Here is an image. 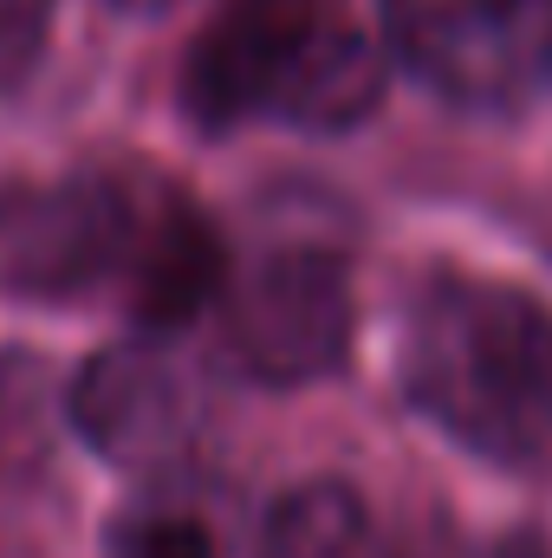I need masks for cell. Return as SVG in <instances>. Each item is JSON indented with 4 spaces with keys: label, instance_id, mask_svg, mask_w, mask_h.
Instances as JSON below:
<instances>
[{
    "label": "cell",
    "instance_id": "6da1fadb",
    "mask_svg": "<svg viewBox=\"0 0 552 558\" xmlns=\"http://www.w3.org/2000/svg\"><path fill=\"white\" fill-rule=\"evenodd\" d=\"M404 390L448 441H461L481 461H547L552 305L501 279H429L404 325Z\"/></svg>",
    "mask_w": 552,
    "mask_h": 558
},
{
    "label": "cell",
    "instance_id": "9c48e42d",
    "mask_svg": "<svg viewBox=\"0 0 552 558\" xmlns=\"http://www.w3.org/2000/svg\"><path fill=\"white\" fill-rule=\"evenodd\" d=\"M111 558H215V539L189 513H137V520H118Z\"/></svg>",
    "mask_w": 552,
    "mask_h": 558
},
{
    "label": "cell",
    "instance_id": "8fae6325",
    "mask_svg": "<svg viewBox=\"0 0 552 558\" xmlns=\"http://www.w3.org/2000/svg\"><path fill=\"white\" fill-rule=\"evenodd\" d=\"M118 13H163V7H176V0H111Z\"/></svg>",
    "mask_w": 552,
    "mask_h": 558
},
{
    "label": "cell",
    "instance_id": "5b68a950",
    "mask_svg": "<svg viewBox=\"0 0 552 558\" xmlns=\"http://www.w3.org/2000/svg\"><path fill=\"white\" fill-rule=\"evenodd\" d=\"M391 52L461 111H514L552 72V0H377Z\"/></svg>",
    "mask_w": 552,
    "mask_h": 558
},
{
    "label": "cell",
    "instance_id": "52a82bcc",
    "mask_svg": "<svg viewBox=\"0 0 552 558\" xmlns=\"http://www.w3.org/2000/svg\"><path fill=\"white\" fill-rule=\"evenodd\" d=\"M261 558H547L540 533H391L358 487L305 481L267 513Z\"/></svg>",
    "mask_w": 552,
    "mask_h": 558
},
{
    "label": "cell",
    "instance_id": "7a4b0ae2",
    "mask_svg": "<svg viewBox=\"0 0 552 558\" xmlns=\"http://www.w3.org/2000/svg\"><path fill=\"white\" fill-rule=\"evenodd\" d=\"M384 98V52L338 0H221L182 59V118L351 131Z\"/></svg>",
    "mask_w": 552,
    "mask_h": 558
},
{
    "label": "cell",
    "instance_id": "8992f818",
    "mask_svg": "<svg viewBox=\"0 0 552 558\" xmlns=\"http://www.w3.org/2000/svg\"><path fill=\"white\" fill-rule=\"evenodd\" d=\"M65 416L111 468H163L195 435V384L156 331L105 344L65 390Z\"/></svg>",
    "mask_w": 552,
    "mask_h": 558
},
{
    "label": "cell",
    "instance_id": "277c9868",
    "mask_svg": "<svg viewBox=\"0 0 552 558\" xmlns=\"http://www.w3.org/2000/svg\"><path fill=\"white\" fill-rule=\"evenodd\" d=\"M221 338L228 357L254 384H312L332 377L351 351V274L345 254L325 241H267L248 254L221 292Z\"/></svg>",
    "mask_w": 552,
    "mask_h": 558
},
{
    "label": "cell",
    "instance_id": "30bf717a",
    "mask_svg": "<svg viewBox=\"0 0 552 558\" xmlns=\"http://www.w3.org/2000/svg\"><path fill=\"white\" fill-rule=\"evenodd\" d=\"M52 7L59 0H0V92L33 72L46 26H52Z\"/></svg>",
    "mask_w": 552,
    "mask_h": 558
},
{
    "label": "cell",
    "instance_id": "3957f363",
    "mask_svg": "<svg viewBox=\"0 0 552 558\" xmlns=\"http://www.w3.org/2000/svg\"><path fill=\"white\" fill-rule=\"evenodd\" d=\"M169 182L149 169H65L0 189V292L79 305L131 292Z\"/></svg>",
    "mask_w": 552,
    "mask_h": 558
},
{
    "label": "cell",
    "instance_id": "ba28073f",
    "mask_svg": "<svg viewBox=\"0 0 552 558\" xmlns=\"http://www.w3.org/2000/svg\"><path fill=\"white\" fill-rule=\"evenodd\" d=\"M59 428V384L39 351H0V494H20L46 474Z\"/></svg>",
    "mask_w": 552,
    "mask_h": 558
}]
</instances>
